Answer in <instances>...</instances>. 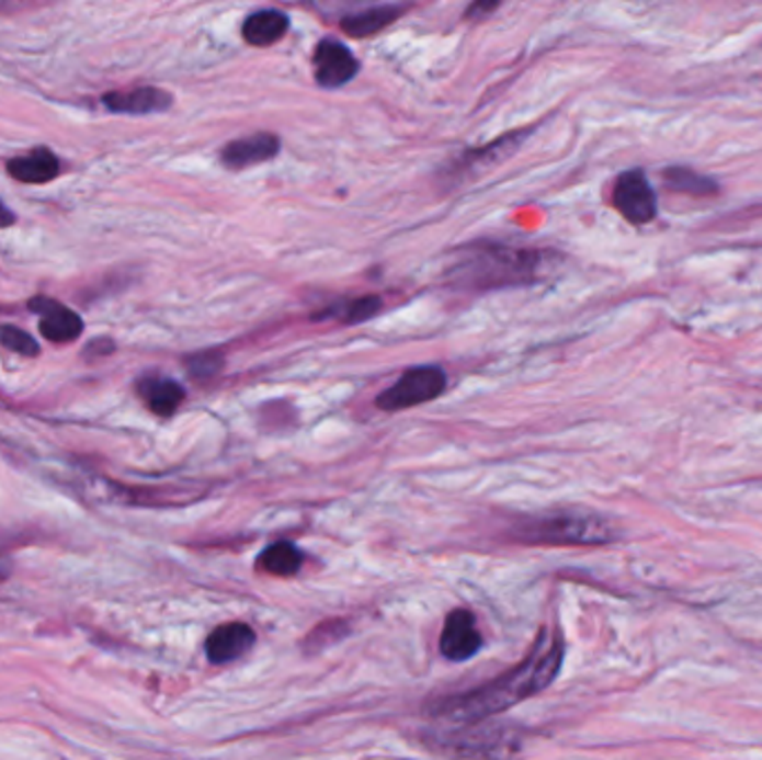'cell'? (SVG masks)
Returning <instances> with one entry per match:
<instances>
[{
  "mask_svg": "<svg viewBox=\"0 0 762 760\" xmlns=\"http://www.w3.org/2000/svg\"><path fill=\"white\" fill-rule=\"evenodd\" d=\"M565 660L562 636L539 632L528 656L511 671L462 694H448L429 705V716L446 723H479L539 694L558 678Z\"/></svg>",
  "mask_w": 762,
  "mask_h": 760,
  "instance_id": "1",
  "label": "cell"
},
{
  "mask_svg": "<svg viewBox=\"0 0 762 760\" xmlns=\"http://www.w3.org/2000/svg\"><path fill=\"white\" fill-rule=\"evenodd\" d=\"M379 310H382V299L375 295H368V297H360V299H353V302L345 304L337 313V317L345 324H362V321L373 319Z\"/></svg>",
  "mask_w": 762,
  "mask_h": 760,
  "instance_id": "20",
  "label": "cell"
},
{
  "mask_svg": "<svg viewBox=\"0 0 762 760\" xmlns=\"http://www.w3.org/2000/svg\"><path fill=\"white\" fill-rule=\"evenodd\" d=\"M138 395L148 404V408L161 418H170L185 399V390L179 382L161 375H148L138 382Z\"/></svg>",
  "mask_w": 762,
  "mask_h": 760,
  "instance_id": "12",
  "label": "cell"
},
{
  "mask_svg": "<svg viewBox=\"0 0 762 760\" xmlns=\"http://www.w3.org/2000/svg\"><path fill=\"white\" fill-rule=\"evenodd\" d=\"M288 30H291L288 14H284L280 10H261V12H254L246 19L241 34H243L246 43H250L254 47H268L276 41H282Z\"/></svg>",
  "mask_w": 762,
  "mask_h": 760,
  "instance_id": "13",
  "label": "cell"
},
{
  "mask_svg": "<svg viewBox=\"0 0 762 760\" xmlns=\"http://www.w3.org/2000/svg\"><path fill=\"white\" fill-rule=\"evenodd\" d=\"M664 183L671 188V190H678V192H686V194H696V196H705V194H714L718 192V185L707 179V177H701L696 172H691L686 168H669L664 172Z\"/></svg>",
  "mask_w": 762,
  "mask_h": 760,
  "instance_id": "18",
  "label": "cell"
},
{
  "mask_svg": "<svg viewBox=\"0 0 762 760\" xmlns=\"http://www.w3.org/2000/svg\"><path fill=\"white\" fill-rule=\"evenodd\" d=\"M302 567H304V553L293 542L270 544L259 553L257 558V569L270 576H280V578H291L299 574Z\"/></svg>",
  "mask_w": 762,
  "mask_h": 760,
  "instance_id": "16",
  "label": "cell"
},
{
  "mask_svg": "<svg viewBox=\"0 0 762 760\" xmlns=\"http://www.w3.org/2000/svg\"><path fill=\"white\" fill-rule=\"evenodd\" d=\"M0 343H3L8 351L19 353L23 358H36L41 353L36 339L16 326H0Z\"/></svg>",
  "mask_w": 762,
  "mask_h": 760,
  "instance_id": "19",
  "label": "cell"
},
{
  "mask_svg": "<svg viewBox=\"0 0 762 760\" xmlns=\"http://www.w3.org/2000/svg\"><path fill=\"white\" fill-rule=\"evenodd\" d=\"M615 211L632 224H649L658 215L656 192L642 170L622 172L613 185Z\"/></svg>",
  "mask_w": 762,
  "mask_h": 760,
  "instance_id": "5",
  "label": "cell"
},
{
  "mask_svg": "<svg viewBox=\"0 0 762 760\" xmlns=\"http://www.w3.org/2000/svg\"><path fill=\"white\" fill-rule=\"evenodd\" d=\"M406 8L399 5H375L368 10H362L357 14H349L341 19V30L345 34H351L353 38H364V36H373L382 30H386L388 25H393Z\"/></svg>",
  "mask_w": 762,
  "mask_h": 760,
  "instance_id": "15",
  "label": "cell"
},
{
  "mask_svg": "<svg viewBox=\"0 0 762 760\" xmlns=\"http://www.w3.org/2000/svg\"><path fill=\"white\" fill-rule=\"evenodd\" d=\"M446 386L448 377L440 366H414L377 397V406L386 412L406 410L440 397Z\"/></svg>",
  "mask_w": 762,
  "mask_h": 760,
  "instance_id": "4",
  "label": "cell"
},
{
  "mask_svg": "<svg viewBox=\"0 0 762 760\" xmlns=\"http://www.w3.org/2000/svg\"><path fill=\"white\" fill-rule=\"evenodd\" d=\"M312 65H315L317 83L326 90L343 88L345 83H351L360 72V60L355 58V54L341 41L330 38V36L323 38L315 47Z\"/></svg>",
  "mask_w": 762,
  "mask_h": 760,
  "instance_id": "6",
  "label": "cell"
},
{
  "mask_svg": "<svg viewBox=\"0 0 762 760\" xmlns=\"http://www.w3.org/2000/svg\"><path fill=\"white\" fill-rule=\"evenodd\" d=\"M8 172L21 183H49L58 177V157L45 148L34 150L25 157H16L8 163Z\"/></svg>",
  "mask_w": 762,
  "mask_h": 760,
  "instance_id": "14",
  "label": "cell"
},
{
  "mask_svg": "<svg viewBox=\"0 0 762 760\" xmlns=\"http://www.w3.org/2000/svg\"><path fill=\"white\" fill-rule=\"evenodd\" d=\"M30 310L41 315L38 330L49 341H56V343L75 341L83 332V319L75 310H69L67 306L54 299L36 297L30 302Z\"/></svg>",
  "mask_w": 762,
  "mask_h": 760,
  "instance_id": "9",
  "label": "cell"
},
{
  "mask_svg": "<svg viewBox=\"0 0 762 760\" xmlns=\"http://www.w3.org/2000/svg\"><path fill=\"white\" fill-rule=\"evenodd\" d=\"M187 368H190L192 377H213V375H217L224 368V360L219 355L203 353V355L190 358L187 360Z\"/></svg>",
  "mask_w": 762,
  "mask_h": 760,
  "instance_id": "21",
  "label": "cell"
},
{
  "mask_svg": "<svg viewBox=\"0 0 762 760\" xmlns=\"http://www.w3.org/2000/svg\"><path fill=\"white\" fill-rule=\"evenodd\" d=\"M553 268V254L537 248L484 241L459 252L446 276L455 291L481 293L498 288L531 286Z\"/></svg>",
  "mask_w": 762,
  "mask_h": 760,
  "instance_id": "2",
  "label": "cell"
},
{
  "mask_svg": "<svg viewBox=\"0 0 762 760\" xmlns=\"http://www.w3.org/2000/svg\"><path fill=\"white\" fill-rule=\"evenodd\" d=\"M280 150H282L280 136H274L270 132H259V134H250L230 141L221 150V163L228 170H246V168L274 159L276 155H280Z\"/></svg>",
  "mask_w": 762,
  "mask_h": 760,
  "instance_id": "8",
  "label": "cell"
},
{
  "mask_svg": "<svg viewBox=\"0 0 762 760\" xmlns=\"http://www.w3.org/2000/svg\"><path fill=\"white\" fill-rule=\"evenodd\" d=\"M484 640L475 627V615L466 609H455L448 613L440 636V651L455 662L473 658L481 649Z\"/></svg>",
  "mask_w": 762,
  "mask_h": 760,
  "instance_id": "7",
  "label": "cell"
},
{
  "mask_svg": "<svg viewBox=\"0 0 762 760\" xmlns=\"http://www.w3.org/2000/svg\"><path fill=\"white\" fill-rule=\"evenodd\" d=\"M617 537L613 524L587 511H560L526 518L513 526V540L546 546H602Z\"/></svg>",
  "mask_w": 762,
  "mask_h": 760,
  "instance_id": "3",
  "label": "cell"
},
{
  "mask_svg": "<svg viewBox=\"0 0 762 760\" xmlns=\"http://www.w3.org/2000/svg\"><path fill=\"white\" fill-rule=\"evenodd\" d=\"M16 224V215L10 211V207L0 201V230L3 228H10Z\"/></svg>",
  "mask_w": 762,
  "mask_h": 760,
  "instance_id": "22",
  "label": "cell"
},
{
  "mask_svg": "<svg viewBox=\"0 0 762 760\" xmlns=\"http://www.w3.org/2000/svg\"><path fill=\"white\" fill-rule=\"evenodd\" d=\"M351 632V622L349 620H343V617H332V620H326L321 622V625H317L308 638L304 640V649L308 654H317L334 643H339L341 638L349 636Z\"/></svg>",
  "mask_w": 762,
  "mask_h": 760,
  "instance_id": "17",
  "label": "cell"
},
{
  "mask_svg": "<svg viewBox=\"0 0 762 760\" xmlns=\"http://www.w3.org/2000/svg\"><path fill=\"white\" fill-rule=\"evenodd\" d=\"M103 105L116 114H157L172 105V97L159 88H136L132 92H110Z\"/></svg>",
  "mask_w": 762,
  "mask_h": 760,
  "instance_id": "11",
  "label": "cell"
},
{
  "mask_svg": "<svg viewBox=\"0 0 762 760\" xmlns=\"http://www.w3.org/2000/svg\"><path fill=\"white\" fill-rule=\"evenodd\" d=\"M257 636L252 632L250 625L246 622H228V625L217 627L211 636L205 640V654L207 660L213 665H226L232 662L241 656H246L252 645H254Z\"/></svg>",
  "mask_w": 762,
  "mask_h": 760,
  "instance_id": "10",
  "label": "cell"
}]
</instances>
